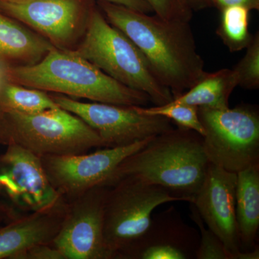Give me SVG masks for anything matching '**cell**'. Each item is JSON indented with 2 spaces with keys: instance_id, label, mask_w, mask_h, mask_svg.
Returning a JSON list of instances; mask_svg holds the SVG:
<instances>
[{
  "instance_id": "obj_1",
  "label": "cell",
  "mask_w": 259,
  "mask_h": 259,
  "mask_svg": "<svg viewBox=\"0 0 259 259\" xmlns=\"http://www.w3.org/2000/svg\"><path fill=\"white\" fill-rule=\"evenodd\" d=\"M98 7L107 21L141 51L155 77L174 99L205 72L190 22L163 20L108 2L98 1Z\"/></svg>"
},
{
  "instance_id": "obj_2",
  "label": "cell",
  "mask_w": 259,
  "mask_h": 259,
  "mask_svg": "<svg viewBox=\"0 0 259 259\" xmlns=\"http://www.w3.org/2000/svg\"><path fill=\"white\" fill-rule=\"evenodd\" d=\"M209 165L203 137L192 130L178 127L154 136L125 158L105 186L134 179L159 186L179 201L190 203L203 183Z\"/></svg>"
},
{
  "instance_id": "obj_3",
  "label": "cell",
  "mask_w": 259,
  "mask_h": 259,
  "mask_svg": "<svg viewBox=\"0 0 259 259\" xmlns=\"http://www.w3.org/2000/svg\"><path fill=\"white\" fill-rule=\"evenodd\" d=\"M3 67L8 81L28 88L126 106L151 102L146 93L118 82L69 49L55 47L36 64Z\"/></svg>"
},
{
  "instance_id": "obj_4",
  "label": "cell",
  "mask_w": 259,
  "mask_h": 259,
  "mask_svg": "<svg viewBox=\"0 0 259 259\" xmlns=\"http://www.w3.org/2000/svg\"><path fill=\"white\" fill-rule=\"evenodd\" d=\"M72 51L118 82L146 93L155 106L174 100L171 92L155 77L141 51L109 23L95 5L89 14L82 41Z\"/></svg>"
},
{
  "instance_id": "obj_5",
  "label": "cell",
  "mask_w": 259,
  "mask_h": 259,
  "mask_svg": "<svg viewBox=\"0 0 259 259\" xmlns=\"http://www.w3.org/2000/svg\"><path fill=\"white\" fill-rule=\"evenodd\" d=\"M0 144L19 146L40 157L103 147L91 127L60 107L36 112H0Z\"/></svg>"
},
{
  "instance_id": "obj_6",
  "label": "cell",
  "mask_w": 259,
  "mask_h": 259,
  "mask_svg": "<svg viewBox=\"0 0 259 259\" xmlns=\"http://www.w3.org/2000/svg\"><path fill=\"white\" fill-rule=\"evenodd\" d=\"M198 116L209 163L236 174L259 163V114L255 107H198Z\"/></svg>"
},
{
  "instance_id": "obj_7",
  "label": "cell",
  "mask_w": 259,
  "mask_h": 259,
  "mask_svg": "<svg viewBox=\"0 0 259 259\" xmlns=\"http://www.w3.org/2000/svg\"><path fill=\"white\" fill-rule=\"evenodd\" d=\"M179 201L159 186L134 179H122L108 187L104 207V238L116 258L147 230L153 210Z\"/></svg>"
},
{
  "instance_id": "obj_8",
  "label": "cell",
  "mask_w": 259,
  "mask_h": 259,
  "mask_svg": "<svg viewBox=\"0 0 259 259\" xmlns=\"http://www.w3.org/2000/svg\"><path fill=\"white\" fill-rule=\"evenodd\" d=\"M51 97L58 106L91 127L105 148L128 146L174 128L169 119L146 115L135 105L82 102L60 95Z\"/></svg>"
},
{
  "instance_id": "obj_9",
  "label": "cell",
  "mask_w": 259,
  "mask_h": 259,
  "mask_svg": "<svg viewBox=\"0 0 259 259\" xmlns=\"http://www.w3.org/2000/svg\"><path fill=\"white\" fill-rule=\"evenodd\" d=\"M153 137L92 153L44 156L40 158L51 185L69 202L97 186H105L121 162L144 148Z\"/></svg>"
},
{
  "instance_id": "obj_10",
  "label": "cell",
  "mask_w": 259,
  "mask_h": 259,
  "mask_svg": "<svg viewBox=\"0 0 259 259\" xmlns=\"http://www.w3.org/2000/svg\"><path fill=\"white\" fill-rule=\"evenodd\" d=\"M108 187L100 185L70 201L51 245L66 259H112L104 238Z\"/></svg>"
},
{
  "instance_id": "obj_11",
  "label": "cell",
  "mask_w": 259,
  "mask_h": 259,
  "mask_svg": "<svg viewBox=\"0 0 259 259\" xmlns=\"http://www.w3.org/2000/svg\"><path fill=\"white\" fill-rule=\"evenodd\" d=\"M0 192L25 214L68 204L51 185L40 156L17 146H8L0 156Z\"/></svg>"
},
{
  "instance_id": "obj_12",
  "label": "cell",
  "mask_w": 259,
  "mask_h": 259,
  "mask_svg": "<svg viewBox=\"0 0 259 259\" xmlns=\"http://www.w3.org/2000/svg\"><path fill=\"white\" fill-rule=\"evenodd\" d=\"M91 0H0V12L35 29L54 47L67 48L85 30Z\"/></svg>"
},
{
  "instance_id": "obj_13",
  "label": "cell",
  "mask_w": 259,
  "mask_h": 259,
  "mask_svg": "<svg viewBox=\"0 0 259 259\" xmlns=\"http://www.w3.org/2000/svg\"><path fill=\"white\" fill-rule=\"evenodd\" d=\"M237 174L209 163L203 183L190 203L220 238L231 259H241L236 218Z\"/></svg>"
},
{
  "instance_id": "obj_14",
  "label": "cell",
  "mask_w": 259,
  "mask_h": 259,
  "mask_svg": "<svg viewBox=\"0 0 259 259\" xmlns=\"http://www.w3.org/2000/svg\"><path fill=\"white\" fill-rule=\"evenodd\" d=\"M199 235L185 223L174 207L156 214L144 234L122 250L116 258H196Z\"/></svg>"
},
{
  "instance_id": "obj_15",
  "label": "cell",
  "mask_w": 259,
  "mask_h": 259,
  "mask_svg": "<svg viewBox=\"0 0 259 259\" xmlns=\"http://www.w3.org/2000/svg\"><path fill=\"white\" fill-rule=\"evenodd\" d=\"M67 206L25 214L0 229V259L15 258L34 245L51 244L59 231Z\"/></svg>"
},
{
  "instance_id": "obj_16",
  "label": "cell",
  "mask_w": 259,
  "mask_h": 259,
  "mask_svg": "<svg viewBox=\"0 0 259 259\" xmlns=\"http://www.w3.org/2000/svg\"><path fill=\"white\" fill-rule=\"evenodd\" d=\"M54 48L47 39L29 31L0 12V64L3 66L36 64Z\"/></svg>"
},
{
  "instance_id": "obj_17",
  "label": "cell",
  "mask_w": 259,
  "mask_h": 259,
  "mask_svg": "<svg viewBox=\"0 0 259 259\" xmlns=\"http://www.w3.org/2000/svg\"><path fill=\"white\" fill-rule=\"evenodd\" d=\"M236 218L242 251L255 249L259 228V163L237 173Z\"/></svg>"
},
{
  "instance_id": "obj_18",
  "label": "cell",
  "mask_w": 259,
  "mask_h": 259,
  "mask_svg": "<svg viewBox=\"0 0 259 259\" xmlns=\"http://www.w3.org/2000/svg\"><path fill=\"white\" fill-rule=\"evenodd\" d=\"M237 86L238 80L233 70L205 71L192 88L171 102L204 108H227L229 107L230 97Z\"/></svg>"
},
{
  "instance_id": "obj_19",
  "label": "cell",
  "mask_w": 259,
  "mask_h": 259,
  "mask_svg": "<svg viewBox=\"0 0 259 259\" xmlns=\"http://www.w3.org/2000/svg\"><path fill=\"white\" fill-rule=\"evenodd\" d=\"M58 107L52 97L41 90L7 79L0 84V112H36Z\"/></svg>"
},
{
  "instance_id": "obj_20",
  "label": "cell",
  "mask_w": 259,
  "mask_h": 259,
  "mask_svg": "<svg viewBox=\"0 0 259 259\" xmlns=\"http://www.w3.org/2000/svg\"><path fill=\"white\" fill-rule=\"evenodd\" d=\"M221 22L216 34L231 52L246 49L253 35L248 30L250 10L244 7L230 6L220 10Z\"/></svg>"
},
{
  "instance_id": "obj_21",
  "label": "cell",
  "mask_w": 259,
  "mask_h": 259,
  "mask_svg": "<svg viewBox=\"0 0 259 259\" xmlns=\"http://www.w3.org/2000/svg\"><path fill=\"white\" fill-rule=\"evenodd\" d=\"M138 109L146 115L166 117L175 122L177 127L192 130L202 137L204 136V127L199 119L198 107L171 102L161 106H138Z\"/></svg>"
},
{
  "instance_id": "obj_22",
  "label": "cell",
  "mask_w": 259,
  "mask_h": 259,
  "mask_svg": "<svg viewBox=\"0 0 259 259\" xmlns=\"http://www.w3.org/2000/svg\"><path fill=\"white\" fill-rule=\"evenodd\" d=\"M236 75L238 86L245 90L259 88V32L253 35L246 48V53L233 69Z\"/></svg>"
},
{
  "instance_id": "obj_23",
  "label": "cell",
  "mask_w": 259,
  "mask_h": 259,
  "mask_svg": "<svg viewBox=\"0 0 259 259\" xmlns=\"http://www.w3.org/2000/svg\"><path fill=\"white\" fill-rule=\"evenodd\" d=\"M190 218L198 227L200 236L196 259H231L222 241L208 228H206L198 211L190 203Z\"/></svg>"
},
{
  "instance_id": "obj_24",
  "label": "cell",
  "mask_w": 259,
  "mask_h": 259,
  "mask_svg": "<svg viewBox=\"0 0 259 259\" xmlns=\"http://www.w3.org/2000/svg\"><path fill=\"white\" fill-rule=\"evenodd\" d=\"M151 6L153 13L166 20H181L190 22L193 12L187 0H146Z\"/></svg>"
},
{
  "instance_id": "obj_25",
  "label": "cell",
  "mask_w": 259,
  "mask_h": 259,
  "mask_svg": "<svg viewBox=\"0 0 259 259\" xmlns=\"http://www.w3.org/2000/svg\"><path fill=\"white\" fill-rule=\"evenodd\" d=\"M15 259H66L61 251L51 244L34 245Z\"/></svg>"
},
{
  "instance_id": "obj_26",
  "label": "cell",
  "mask_w": 259,
  "mask_h": 259,
  "mask_svg": "<svg viewBox=\"0 0 259 259\" xmlns=\"http://www.w3.org/2000/svg\"><path fill=\"white\" fill-rule=\"evenodd\" d=\"M212 6L219 10L227 7L241 6L251 11L259 10V0H212Z\"/></svg>"
},
{
  "instance_id": "obj_27",
  "label": "cell",
  "mask_w": 259,
  "mask_h": 259,
  "mask_svg": "<svg viewBox=\"0 0 259 259\" xmlns=\"http://www.w3.org/2000/svg\"><path fill=\"white\" fill-rule=\"evenodd\" d=\"M99 1L108 2L114 4L122 5L129 9L141 12V13L151 14L153 13L151 6L146 0H99Z\"/></svg>"
},
{
  "instance_id": "obj_28",
  "label": "cell",
  "mask_w": 259,
  "mask_h": 259,
  "mask_svg": "<svg viewBox=\"0 0 259 259\" xmlns=\"http://www.w3.org/2000/svg\"><path fill=\"white\" fill-rule=\"evenodd\" d=\"M212 0H187V4L192 12L212 8Z\"/></svg>"
},
{
  "instance_id": "obj_29",
  "label": "cell",
  "mask_w": 259,
  "mask_h": 259,
  "mask_svg": "<svg viewBox=\"0 0 259 259\" xmlns=\"http://www.w3.org/2000/svg\"><path fill=\"white\" fill-rule=\"evenodd\" d=\"M6 79V77H5L4 67H3V65L0 64V84Z\"/></svg>"
},
{
  "instance_id": "obj_30",
  "label": "cell",
  "mask_w": 259,
  "mask_h": 259,
  "mask_svg": "<svg viewBox=\"0 0 259 259\" xmlns=\"http://www.w3.org/2000/svg\"><path fill=\"white\" fill-rule=\"evenodd\" d=\"M6 1L11 2V3H25V2L30 1V0H6Z\"/></svg>"
}]
</instances>
